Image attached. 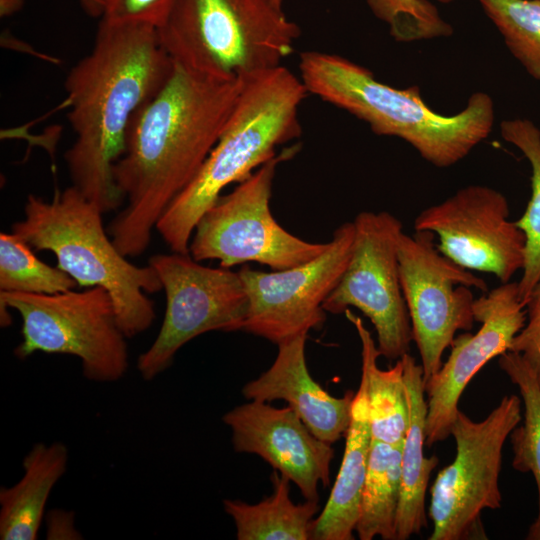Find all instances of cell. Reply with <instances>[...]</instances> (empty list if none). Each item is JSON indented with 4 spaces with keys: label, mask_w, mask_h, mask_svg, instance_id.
<instances>
[{
    "label": "cell",
    "mask_w": 540,
    "mask_h": 540,
    "mask_svg": "<svg viewBox=\"0 0 540 540\" xmlns=\"http://www.w3.org/2000/svg\"><path fill=\"white\" fill-rule=\"evenodd\" d=\"M299 72L308 93L365 121L377 135L406 141L436 167H449L466 157L494 123V104L484 92L472 94L462 111L446 116L426 105L418 86L391 87L335 54L305 51Z\"/></svg>",
    "instance_id": "3"
},
{
    "label": "cell",
    "mask_w": 540,
    "mask_h": 540,
    "mask_svg": "<svg viewBox=\"0 0 540 540\" xmlns=\"http://www.w3.org/2000/svg\"><path fill=\"white\" fill-rule=\"evenodd\" d=\"M508 217L509 205L501 192L470 185L421 211L414 229L434 233L438 250L454 263L507 283L523 269L526 248L523 231Z\"/></svg>",
    "instance_id": "14"
},
{
    "label": "cell",
    "mask_w": 540,
    "mask_h": 540,
    "mask_svg": "<svg viewBox=\"0 0 540 540\" xmlns=\"http://www.w3.org/2000/svg\"><path fill=\"white\" fill-rule=\"evenodd\" d=\"M173 69L157 29L101 19L92 50L68 73V120L76 135L64 158L72 185L103 214L125 200L113 169L136 112Z\"/></svg>",
    "instance_id": "2"
},
{
    "label": "cell",
    "mask_w": 540,
    "mask_h": 540,
    "mask_svg": "<svg viewBox=\"0 0 540 540\" xmlns=\"http://www.w3.org/2000/svg\"><path fill=\"white\" fill-rule=\"evenodd\" d=\"M499 366L510 381L517 386L524 415L509 438L513 450V468L531 473L538 490V513L529 526L526 539L540 540V385L529 364L517 352L507 351L500 355Z\"/></svg>",
    "instance_id": "24"
},
{
    "label": "cell",
    "mask_w": 540,
    "mask_h": 540,
    "mask_svg": "<svg viewBox=\"0 0 540 540\" xmlns=\"http://www.w3.org/2000/svg\"><path fill=\"white\" fill-rule=\"evenodd\" d=\"M409 407V424L401 457V496L396 521L397 540H407L427 526L425 495L431 472L439 459L426 457L427 401L424 398L422 366L406 353L402 357Z\"/></svg>",
    "instance_id": "19"
},
{
    "label": "cell",
    "mask_w": 540,
    "mask_h": 540,
    "mask_svg": "<svg viewBox=\"0 0 540 540\" xmlns=\"http://www.w3.org/2000/svg\"><path fill=\"white\" fill-rule=\"evenodd\" d=\"M157 32L173 63L223 80L280 66L300 37L275 0H176Z\"/></svg>",
    "instance_id": "6"
},
{
    "label": "cell",
    "mask_w": 540,
    "mask_h": 540,
    "mask_svg": "<svg viewBox=\"0 0 540 540\" xmlns=\"http://www.w3.org/2000/svg\"><path fill=\"white\" fill-rule=\"evenodd\" d=\"M24 219L12 232L37 251H51L57 267L79 287H104L114 303L118 324L127 338L146 331L156 314L145 293L163 289L155 269L130 263L104 229L103 212L76 187L56 189L50 201L30 194Z\"/></svg>",
    "instance_id": "5"
},
{
    "label": "cell",
    "mask_w": 540,
    "mask_h": 540,
    "mask_svg": "<svg viewBox=\"0 0 540 540\" xmlns=\"http://www.w3.org/2000/svg\"><path fill=\"white\" fill-rule=\"evenodd\" d=\"M22 4L23 0H0L1 16H7L18 11Z\"/></svg>",
    "instance_id": "32"
},
{
    "label": "cell",
    "mask_w": 540,
    "mask_h": 540,
    "mask_svg": "<svg viewBox=\"0 0 540 540\" xmlns=\"http://www.w3.org/2000/svg\"><path fill=\"white\" fill-rule=\"evenodd\" d=\"M344 313L361 342V374L366 380L372 439L390 444L403 443L409 424V407L402 359L386 370L380 369L377 365L380 353L370 331L350 309Z\"/></svg>",
    "instance_id": "21"
},
{
    "label": "cell",
    "mask_w": 540,
    "mask_h": 540,
    "mask_svg": "<svg viewBox=\"0 0 540 540\" xmlns=\"http://www.w3.org/2000/svg\"><path fill=\"white\" fill-rule=\"evenodd\" d=\"M526 322L509 351L519 353L529 364L540 385V280L526 303Z\"/></svg>",
    "instance_id": "30"
},
{
    "label": "cell",
    "mask_w": 540,
    "mask_h": 540,
    "mask_svg": "<svg viewBox=\"0 0 540 540\" xmlns=\"http://www.w3.org/2000/svg\"><path fill=\"white\" fill-rule=\"evenodd\" d=\"M402 446L403 443L390 444L372 439L355 528L361 540H372L377 536L384 540H397Z\"/></svg>",
    "instance_id": "23"
},
{
    "label": "cell",
    "mask_w": 540,
    "mask_h": 540,
    "mask_svg": "<svg viewBox=\"0 0 540 540\" xmlns=\"http://www.w3.org/2000/svg\"><path fill=\"white\" fill-rule=\"evenodd\" d=\"M308 333L278 344L269 369L242 389L250 401L284 400L320 440L333 444L346 434L351 418L353 391L330 395L311 377L305 358Z\"/></svg>",
    "instance_id": "17"
},
{
    "label": "cell",
    "mask_w": 540,
    "mask_h": 540,
    "mask_svg": "<svg viewBox=\"0 0 540 540\" xmlns=\"http://www.w3.org/2000/svg\"><path fill=\"white\" fill-rule=\"evenodd\" d=\"M502 138L517 147L532 169L531 197L523 215L515 221L526 239L525 263L518 282L524 306L540 280V129L528 119H511L500 124Z\"/></svg>",
    "instance_id": "25"
},
{
    "label": "cell",
    "mask_w": 540,
    "mask_h": 540,
    "mask_svg": "<svg viewBox=\"0 0 540 540\" xmlns=\"http://www.w3.org/2000/svg\"><path fill=\"white\" fill-rule=\"evenodd\" d=\"M244 82L201 75L173 63L161 88L133 116L124 153L113 169L127 203L107 230L124 256L146 251L159 218L218 141Z\"/></svg>",
    "instance_id": "1"
},
{
    "label": "cell",
    "mask_w": 540,
    "mask_h": 540,
    "mask_svg": "<svg viewBox=\"0 0 540 540\" xmlns=\"http://www.w3.org/2000/svg\"><path fill=\"white\" fill-rule=\"evenodd\" d=\"M68 448L36 443L23 460L24 474L0 489V539L35 540L49 495L66 471Z\"/></svg>",
    "instance_id": "20"
},
{
    "label": "cell",
    "mask_w": 540,
    "mask_h": 540,
    "mask_svg": "<svg viewBox=\"0 0 540 540\" xmlns=\"http://www.w3.org/2000/svg\"><path fill=\"white\" fill-rule=\"evenodd\" d=\"M166 295L159 333L139 355L137 370L152 380L173 362L178 350L209 331H242L249 300L239 271L202 265L189 253L156 254L149 259Z\"/></svg>",
    "instance_id": "10"
},
{
    "label": "cell",
    "mask_w": 540,
    "mask_h": 540,
    "mask_svg": "<svg viewBox=\"0 0 540 540\" xmlns=\"http://www.w3.org/2000/svg\"><path fill=\"white\" fill-rule=\"evenodd\" d=\"M0 302L22 319L17 358L35 352L73 355L81 361L83 376L96 382H114L127 372V337L104 287L55 294L1 291Z\"/></svg>",
    "instance_id": "7"
},
{
    "label": "cell",
    "mask_w": 540,
    "mask_h": 540,
    "mask_svg": "<svg viewBox=\"0 0 540 540\" xmlns=\"http://www.w3.org/2000/svg\"><path fill=\"white\" fill-rule=\"evenodd\" d=\"M448 3L452 0H439ZM372 13L385 22L400 42L450 36L452 26L428 0H367Z\"/></svg>",
    "instance_id": "28"
},
{
    "label": "cell",
    "mask_w": 540,
    "mask_h": 540,
    "mask_svg": "<svg viewBox=\"0 0 540 540\" xmlns=\"http://www.w3.org/2000/svg\"><path fill=\"white\" fill-rule=\"evenodd\" d=\"M354 235V222L343 223L319 256L288 269L264 272L243 266L239 273L249 305L242 331L278 345L321 328L323 303L345 270Z\"/></svg>",
    "instance_id": "13"
},
{
    "label": "cell",
    "mask_w": 540,
    "mask_h": 540,
    "mask_svg": "<svg viewBox=\"0 0 540 540\" xmlns=\"http://www.w3.org/2000/svg\"><path fill=\"white\" fill-rule=\"evenodd\" d=\"M474 317L481 324L478 331L455 337L447 361L424 385L427 447L451 435L466 386L491 359L509 351L524 327L526 308L519 297L518 282L501 283L475 299Z\"/></svg>",
    "instance_id": "15"
},
{
    "label": "cell",
    "mask_w": 540,
    "mask_h": 540,
    "mask_svg": "<svg viewBox=\"0 0 540 540\" xmlns=\"http://www.w3.org/2000/svg\"><path fill=\"white\" fill-rule=\"evenodd\" d=\"M307 93L300 77L282 65L245 78L215 146L156 224L173 252L189 253L196 225L225 187L247 179L279 145L301 135L298 110Z\"/></svg>",
    "instance_id": "4"
},
{
    "label": "cell",
    "mask_w": 540,
    "mask_h": 540,
    "mask_svg": "<svg viewBox=\"0 0 540 540\" xmlns=\"http://www.w3.org/2000/svg\"><path fill=\"white\" fill-rule=\"evenodd\" d=\"M400 283L423 370L424 385L441 368L442 356L455 334L473 328L474 287L486 282L454 263L437 248L435 234L402 232L398 242Z\"/></svg>",
    "instance_id": "11"
},
{
    "label": "cell",
    "mask_w": 540,
    "mask_h": 540,
    "mask_svg": "<svg viewBox=\"0 0 540 540\" xmlns=\"http://www.w3.org/2000/svg\"><path fill=\"white\" fill-rule=\"evenodd\" d=\"M176 0H107L101 19L112 23L143 24L159 29Z\"/></svg>",
    "instance_id": "29"
},
{
    "label": "cell",
    "mask_w": 540,
    "mask_h": 540,
    "mask_svg": "<svg viewBox=\"0 0 540 540\" xmlns=\"http://www.w3.org/2000/svg\"><path fill=\"white\" fill-rule=\"evenodd\" d=\"M80 2L87 13L95 17H102L107 0H80Z\"/></svg>",
    "instance_id": "31"
},
{
    "label": "cell",
    "mask_w": 540,
    "mask_h": 540,
    "mask_svg": "<svg viewBox=\"0 0 540 540\" xmlns=\"http://www.w3.org/2000/svg\"><path fill=\"white\" fill-rule=\"evenodd\" d=\"M353 222L350 258L323 309L333 314L349 307L360 310L375 328L380 355L398 360L409 353L413 341L399 276L402 223L388 212L367 211L357 214Z\"/></svg>",
    "instance_id": "12"
},
{
    "label": "cell",
    "mask_w": 540,
    "mask_h": 540,
    "mask_svg": "<svg viewBox=\"0 0 540 540\" xmlns=\"http://www.w3.org/2000/svg\"><path fill=\"white\" fill-rule=\"evenodd\" d=\"M371 442L366 380L361 374L359 388L352 400L341 466L324 509L313 520L311 539L354 538L353 532L359 518Z\"/></svg>",
    "instance_id": "18"
},
{
    "label": "cell",
    "mask_w": 540,
    "mask_h": 540,
    "mask_svg": "<svg viewBox=\"0 0 540 540\" xmlns=\"http://www.w3.org/2000/svg\"><path fill=\"white\" fill-rule=\"evenodd\" d=\"M273 494L249 504L225 499V512L233 519L238 540H308L318 501L295 504L290 498V480L274 470Z\"/></svg>",
    "instance_id": "22"
},
{
    "label": "cell",
    "mask_w": 540,
    "mask_h": 540,
    "mask_svg": "<svg viewBox=\"0 0 540 540\" xmlns=\"http://www.w3.org/2000/svg\"><path fill=\"white\" fill-rule=\"evenodd\" d=\"M521 408L522 399L513 394L480 422L458 411L451 429L455 458L438 472L430 490L429 540L487 539L481 513L501 506L503 446L522 421Z\"/></svg>",
    "instance_id": "9"
},
{
    "label": "cell",
    "mask_w": 540,
    "mask_h": 540,
    "mask_svg": "<svg viewBox=\"0 0 540 540\" xmlns=\"http://www.w3.org/2000/svg\"><path fill=\"white\" fill-rule=\"evenodd\" d=\"M76 281L40 260L15 233L0 234V289L4 292L55 294L74 289Z\"/></svg>",
    "instance_id": "26"
},
{
    "label": "cell",
    "mask_w": 540,
    "mask_h": 540,
    "mask_svg": "<svg viewBox=\"0 0 540 540\" xmlns=\"http://www.w3.org/2000/svg\"><path fill=\"white\" fill-rule=\"evenodd\" d=\"M298 150V145L282 150L219 197L194 229L189 254L196 261L218 260L225 268L256 262L277 271L310 261L327 248L328 242L312 243L292 235L270 210L276 168Z\"/></svg>",
    "instance_id": "8"
},
{
    "label": "cell",
    "mask_w": 540,
    "mask_h": 540,
    "mask_svg": "<svg viewBox=\"0 0 540 540\" xmlns=\"http://www.w3.org/2000/svg\"><path fill=\"white\" fill-rule=\"evenodd\" d=\"M278 4L282 5L283 4V0H275Z\"/></svg>",
    "instance_id": "33"
},
{
    "label": "cell",
    "mask_w": 540,
    "mask_h": 540,
    "mask_svg": "<svg viewBox=\"0 0 540 540\" xmlns=\"http://www.w3.org/2000/svg\"><path fill=\"white\" fill-rule=\"evenodd\" d=\"M512 55L540 81V0H477Z\"/></svg>",
    "instance_id": "27"
},
{
    "label": "cell",
    "mask_w": 540,
    "mask_h": 540,
    "mask_svg": "<svg viewBox=\"0 0 540 540\" xmlns=\"http://www.w3.org/2000/svg\"><path fill=\"white\" fill-rule=\"evenodd\" d=\"M236 452L252 453L294 482L306 500H319L318 485H329L332 444L318 439L289 406L250 401L222 417Z\"/></svg>",
    "instance_id": "16"
}]
</instances>
